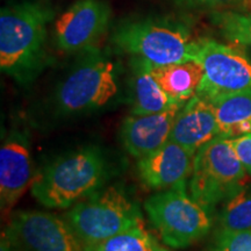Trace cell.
I'll use <instances>...</instances> for the list:
<instances>
[{"mask_svg":"<svg viewBox=\"0 0 251 251\" xmlns=\"http://www.w3.org/2000/svg\"><path fill=\"white\" fill-rule=\"evenodd\" d=\"M54 11L30 0L0 11V69L23 86L33 83L48 67V25Z\"/></svg>","mask_w":251,"mask_h":251,"instance_id":"6da1fadb","label":"cell"},{"mask_svg":"<svg viewBox=\"0 0 251 251\" xmlns=\"http://www.w3.org/2000/svg\"><path fill=\"white\" fill-rule=\"evenodd\" d=\"M111 164L98 146H84L46 163L34 175L31 196L47 208L69 209L103 187Z\"/></svg>","mask_w":251,"mask_h":251,"instance_id":"7a4b0ae2","label":"cell"},{"mask_svg":"<svg viewBox=\"0 0 251 251\" xmlns=\"http://www.w3.org/2000/svg\"><path fill=\"white\" fill-rule=\"evenodd\" d=\"M118 93L117 65L92 47L56 87L52 102L59 117H77L103 108Z\"/></svg>","mask_w":251,"mask_h":251,"instance_id":"3957f363","label":"cell"},{"mask_svg":"<svg viewBox=\"0 0 251 251\" xmlns=\"http://www.w3.org/2000/svg\"><path fill=\"white\" fill-rule=\"evenodd\" d=\"M112 42L119 51L153 65L196 61L197 40L187 26L171 19L124 21L113 31Z\"/></svg>","mask_w":251,"mask_h":251,"instance_id":"277c9868","label":"cell"},{"mask_svg":"<svg viewBox=\"0 0 251 251\" xmlns=\"http://www.w3.org/2000/svg\"><path fill=\"white\" fill-rule=\"evenodd\" d=\"M64 220L81 246H86L143 224V215L139 205L124 191L108 186L71 206Z\"/></svg>","mask_w":251,"mask_h":251,"instance_id":"5b68a950","label":"cell"},{"mask_svg":"<svg viewBox=\"0 0 251 251\" xmlns=\"http://www.w3.org/2000/svg\"><path fill=\"white\" fill-rule=\"evenodd\" d=\"M144 211L164 244L174 249L199 242L213 227V213L187 193L186 184L152 194Z\"/></svg>","mask_w":251,"mask_h":251,"instance_id":"8992f818","label":"cell"},{"mask_svg":"<svg viewBox=\"0 0 251 251\" xmlns=\"http://www.w3.org/2000/svg\"><path fill=\"white\" fill-rule=\"evenodd\" d=\"M249 177L230 139L218 136L198 150L190 177V194L213 213L248 183Z\"/></svg>","mask_w":251,"mask_h":251,"instance_id":"52a82bcc","label":"cell"},{"mask_svg":"<svg viewBox=\"0 0 251 251\" xmlns=\"http://www.w3.org/2000/svg\"><path fill=\"white\" fill-rule=\"evenodd\" d=\"M196 61L203 68L197 96L215 101L227 94L251 87V56L236 46L199 39Z\"/></svg>","mask_w":251,"mask_h":251,"instance_id":"ba28073f","label":"cell"},{"mask_svg":"<svg viewBox=\"0 0 251 251\" xmlns=\"http://www.w3.org/2000/svg\"><path fill=\"white\" fill-rule=\"evenodd\" d=\"M111 19L105 0H77L56 21V46L68 54L85 51L108 29Z\"/></svg>","mask_w":251,"mask_h":251,"instance_id":"9c48e42d","label":"cell"},{"mask_svg":"<svg viewBox=\"0 0 251 251\" xmlns=\"http://www.w3.org/2000/svg\"><path fill=\"white\" fill-rule=\"evenodd\" d=\"M25 251H81L64 218L41 211H19L7 226Z\"/></svg>","mask_w":251,"mask_h":251,"instance_id":"30bf717a","label":"cell"},{"mask_svg":"<svg viewBox=\"0 0 251 251\" xmlns=\"http://www.w3.org/2000/svg\"><path fill=\"white\" fill-rule=\"evenodd\" d=\"M33 166L26 131L13 128L0 148V207L7 215L33 183Z\"/></svg>","mask_w":251,"mask_h":251,"instance_id":"8fae6325","label":"cell"},{"mask_svg":"<svg viewBox=\"0 0 251 251\" xmlns=\"http://www.w3.org/2000/svg\"><path fill=\"white\" fill-rule=\"evenodd\" d=\"M196 153L169 140L150 155L137 159L136 171L141 183L151 190L169 188L186 184L193 170Z\"/></svg>","mask_w":251,"mask_h":251,"instance_id":"7c38bea8","label":"cell"},{"mask_svg":"<svg viewBox=\"0 0 251 251\" xmlns=\"http://www.w3.org/2000/svg\"><path fill=\"white\" fill-rule=\"evenodd\" d=\"M183 106L178 103L166 111L151 114L130 113L122 121L119 134L126 151L140 159L164 146L170 140L176 115Z\"/></svg>","mask_w":251,"mask_h":251,"instance_id":"4fadbf2b","label":"cell"},{"mask_svg":"<svg viewBox=\"0 0 251 251\" xmlns=\"http://www.w3.org/2000/svg\"><path fill=\"white\" fill-rule=\"evenodd\" d=\"M220 136L214 103L194 96L176 115L170 140L197 153L201 147Z\"/></svg>","mask_w":251,"mask_h":251,"instance_id":"5bb4252c","label":"cell"},{"mask_svg":"<svg viewBox=\"0 0 251 251\" xmlns=\"http://www.w3.org/2000/svg\"><path fill=\"white\" fill-rule=\"evenodd\" d=\"M151 63L141 57L130 59V91L131 112L133 114H151L159 113L178 105L152 76ZM185 105V103H181Z\"/></svg>","mask_w":251,"mask_h":251,"instance_id":"9a60e30c","label":"cell"},{"mask_svg":"<svg viewBox=\"0 0 251 251\" xmlns=\"http://www.w3.org/2000/svg\"><path fill=\"white\" fill-rule=\"evenodd\" d=\"M152 76L159 86L176 102L186 103L197 96L203 77L199 62L187 61L168 65H150Z\"/></svg>","mask_w":251,"mask_h":251,"instance_id":"2e32d148","label":"cell"},{"mask_svg":"<svg viewBox=\"0 0 251 251\" xmlns=\"http://www.w3.org/2000/svg\"><path fill=\"white\" fill-rule=\"evenodd\" d=\"M213 103L220 136L233 139L251 133V87L221 97Z\"/></svg>","mask_w":251,"mask_h":251,"instance_id":"e0dca14e","label":"cell"},{"mask_svg":"<svg viewBox=\"0 0 251 251\" xmlns=\"http://www.w3.org/2000/svg\"><path fill=\"white\" fill-rule=\"evenodd\" d=\"M159 248L156 238L141 224L100 242L83 246L81 251H158Z\"/></svg>","mask_w":251,"mask_h":251,"instance_id":"ac0fdd59","label":"cell"},{"mask_svg":"<svg viewBox=\"0 0 251 251\" xmlns=\"http://www.w3.org/2000/svg\"><path fill=\"white\" fill-rule=\"evenodd\" d=\"M218 228L226 230H251V183H247L222 203Z\"/></svg>","mask_w":251,"mask_h":251,"instance_id":"d6986e66","label":"cell"},{"mask_svg":"<svg viewBox=\"0 0 251 251\" xmlns=\"http://www.w3.org/2000/svg\"><path fill=\"white\" fill-rule=\"evenodd\" d=\"M212 23L228 41L251 56V15L234 11H218L211 14Z\"/></svg>","mask_w":251,"mask_h":251,"instance_id":"ffe728a7","label":"cell"},{"mask_svg":"<svg viewBox=\"0 0 251 251\" xmlns=\"http://www.w3.org/2000/svg\"><path fill=\"white\" fill-rule=\"evenodd\" d=\"M206 251H251V230L216 228Z\"/></svg>","mask_w":251,"mask_h":251,"instance_id":"44dd1931","label":"cell"},{"mask_svg":"<svg viewBox=\"0 0 251 251\" xmlns=\"http://www.w3.org/2000/svg\"><path fill=\"white\" fill-rule=\"evenodd\" d=\"M231 146L246 171L251 177V133L230 139Z\"/></svg>","mask_w":251,"mask_h":251,"instance_id":"7402d4cb","label":"cell"},{"mask_svg":"<svg viewBox=\"0 0 251 251\" xmlns=\"http://www.w3.org/2000/svg\"><path fill=\"white\" fill-rule=\"evenodd\" d=\"M180 4L188 6H197V7H231L237 6L247 0H177Z\"/></svg>","mask_w":251,"mask_h":251,"instance_id":"603a6c76","label":"cell"},{"mask_svg":"<svg viewBox=\"0 0 251 251\" xmlns=\"http://www.w3.org/2000/svg\"><path fill=\"white\" fill-rule=\"evenodd\" d=\"M0 251H25L7 227L0 236Z\"/></svg>","mask_w":251,"mask_h":251,"instance_id":"cb8c5ba5","label":"cell"},{"mask_svg":"<svg viewBox=\"0 0 251 251\" xmlns=\"http://www.w3.org/2000/svg\"><path fill=\"white\" fill-rule=\"evenodd\" d=\"M158 251H169V250H168V249H165V248L161 247V248H159V249H158Z\"/></svg>","mask_w":251,"mask_h":251,"instance_id":"d4e9b609","label":"cell"}]
</instances>
